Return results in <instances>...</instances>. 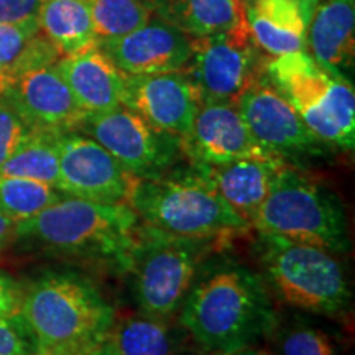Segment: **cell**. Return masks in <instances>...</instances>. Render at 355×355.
Segmentation results:
<instances>
[{"label":"cell","mask_w":355,"mask_h":355,"mask_svg":"<svg viewBox=\"0 0 355 355\" xmlns=\"http://www.w3.org/2000/svg\"><path fill=\"white\" fill-rule=\"evenodd\" d=\"M180 322L199 347L212 354L257 347L278 321L261 275L230 261L194 279L180 308Z\"/></svg>","instance_id":"cell-1"},{"label":"cell","mask_w":355,"mask_h":355,"mask_svg":"<svg viewBox=\"0 0 355 355\" xmlns=\"http://www.w3.org/2000/svg\"><path fill=\"white\" fill-rule=\"evenodd\" d=\"M37 355H87L110 336L115 311L94 283L76 273H48L24 291L20 306Z\"/></svg>","instance_id":"cell-2"},{"label":"cell","mask_w":355,"mask_h":355,"mask_svg":"<svg viewBox=\"0 0 355 355\" xmlns=\"http://www.w3.org/2000/svg\"><path fill=\"white\" fill-rule=\"evenodd\" d=\"M127 204L146 227L180 237L214 241L250 227L194 165L137 180Z\"/></svg>","instance_id":"cell-3"},{"label":"cell","mask_w":355,"mask_h":355,"mask_svg":"<svg viewBox=\"0 0 355 355\" xmlns=\"http://www.w3.org/2000/svg\"><path fill=\"white\" fill-rule=\"evenodd\" d=\"M140 230L128 204H104L64 196L35 217L17 222V239L60 254L92 255L127 265Z\"/></svg>","instance_id":"cell-4"},{"label":"cell","mask_w":355,"mask_h":355,"mask_svg":"<svg viewBox=\"0 0 355 355\" xmlns=\"http://www.w3.org/2000/svg\"><path fill=\"white\" fill-rule=\"evenodd\" d=\"M257 257L265 285L293 308L339 316L350 306L347 273L332 252L259 232Z\"/></svg>","instance_id":"cell-5"},{"label":"cell","mask_w":355,"mask_h":355,"mask_svg":"<svg viewBox=\"0 0 355 355\" xmlns=\"http://www.w3.org/2000/svg\"><path fill=\"white\" fill-rule=\"evenodd\" d=\"M263 76L319 140L354 148L355 92L344 74L324 69L303 50L270 58Z\"/></svg>","instance_id":"cell-6"},{"label":"cell","mask_w":355,"mask_h":355,"mask_svg":"<svg viewBox=\"0 0 355 355\" xmlns=\"http://www.w3.org/2000/svg\"><path fill=\"white\" fill-rule=\"evenodd\" d=\"M252 227L332 254L350 250L349 222L343 204L334 193L290 163L279 170Z\"/></svg>","instance_id":"cell-7"},{"label":"cell","mask_w":355,"mask_h":355,"mask_svg":"<svg viewBox=\"0 0 355 355\" xmlns=\"http://www.w3.org/2000/svg\"><path fill=\"white\" fill-rule=\"evenodd\" d=\"M207 242L180 237L141 224L125 268L141 314L168 319L181 304L198 278Z\"/></svg>","instance_id":"cell-8"},{"label":"cell","mask_w":355,"mask_h":355,"mask_svg":"<svg viewBox=\"0 0 355 355\" xmlns=\"http://www.w3.org/2000/svg\"><path fill=\"white\" fill-rule=\"evenodd\" d=\"M260 51L245 20L224 32L191 38L184 71L201 102H235L263 76Z\"/></svg>","instance_id":"cell-9"},{"label":"cell","mask_w":355,"mask_h":355,"mask_svg":"<svg viewBox=\"0 0 355 355\" xmlns=\"http://www.w3.org/2000/svg\"><path fill=\"white\" fill-rule=\"evenodd\" d=\"M91 137L137 180L163 175L181 153L178 137L158 130L125 105L87 114L78 130Z\"/></svg>","instance_id":"cell-10"},{"label":"cell","mask_w":355,"mask_h":355,"mask_svg":"<svg viewBox=\"0 0 355 355\" xmlns=\"http://www.w3.org/2000/svg\"><path fill=\"white\" fill-rule=\"evenodd\" d=\"M60 145V183L66 196L104 204H127L133 178L104 146L81 132H64Z\"/></svg>","instance_id":"cell-11"},{"label":"cell","mask_w":355,"mask_h":355,"mask_svg":"<svg viewBox=\"0 0 355 355\" xmlns=\"http://www.w3.org/2000/svg\"><path fill=\"white\" fill-rule=\"evenodd\" d=\"M235 107L255 144L283 162L318 153L326 145L306 127L296 110L265 76L239 96Z\"/></svg>","instance_id":"cell-12"},{"label":"cell","mask_w":355,"mask_h":355,"mask_svg":"<svg viewBox=\"0 0 355 355\" xmlns=\"http://www.w3.org/2000/svg\"><path fill=\"white\" fill-rule=\"evenodd\" d=\"M122 105L158 130L183 139L193 125L201 97L186 71L127 76Z\"/></svg>","instance_id":"cell-13"},{"label":"cell","mask_w":355,"mask_h":355,"mask_svg":"<svg viewBox=\"0 0 355 355\" xmlns=\"http://www.w3.org/2000/svg\"><path fill=\"white\" fill-rule=\"evenodd\" d=\"M181 141V153L194 166H220L234 159L268 155L255 144L235 102H201L193 125Z\"/></svg>","instance_id":"cell-14"},{"label":"cell","mask_w":355,"mask_h":355,"mask_svg":"<svg viewBox=\"0 0 355 355\" xmlns=\"http://www.w3.org/2000/svg\"><path fill=\"white\" fill-rule=\"evenodd\" d=\"M2 94L33 130L73 132L87 115L79 107L56 63L21 74Z\"/></svg>","instance_id":"cell-15"},{"label":"cell","mask_w":355,"mask_h":355,"mask_svg":"<svg viewBox=\"0 0 355 355\" xmlns=\"http://www.w3.org/2000/svg\"><path fill=\"white\" fill-rule=\"evenodd\" d=\"M99 48L127 76L173 73L188 66L191 37L153 15L140 28Z\"/></svg>","instance_id":"cell-16"},{"label":"cell","mask_w":355,"mask_h":355,"mask_svg":"<svg viewBox=\"0 0 355 355\" xmlns=\"http://www.w3.org/2000/svg\"><path fill=\"white\" fill-rule=\"evenodd\" d=\"M285 165L286 162L272 155H252L225 165L201 170L209 176L224 201L252 227V220Z\"/></svg>","instance_id":"cell-17"},{"label":"cell","mask_w":355,"mask_h":355,"mask_svg":"<svg viewBox=\"0 0 355 355\" xmlns=\"http://www.w3.org/2000/svg\"><path fill=\"white\" fill-rule=\"evenodd\" d=\"M56 68L86 114L105 112L122 105L125 74L99 46L78 55L61 56Z\"/></svg>","instance_id":"cell-18"},{"label":"cell","mask_w":355,"mask_h":355,"mask_svg":"<svg viewBox=\"0 0 355 355\" xmlns=\"http://www.w3.org/2000/svg\"><path fill=\"white\" fill-rule=\"evenodd\" d=\"M355 32L354 0H326L318 3L306 26L308 55L334 74L352 64Z\"/></svg>","instance_id":"cell-19"},{"label":"cell","mask_w":355,"mask_h":355,"mask_svg":"<svg viewBox=\"0 0 355 355\" xmlns=\"http://www.w3.org/2000/svg\"><path fill=\"white\" fill-rule=\"evenodd\" d=\"M245 20L257 46L270 58L306 50V15L301 0H247Z\"/></svg>","instance_id":"cell-20"},{"label":"cell","mask_w":355,"mask_h":355,"mask_svg":"<svg viewBox=\"0 0 355 355\" xmlns=\"http://www.w3.org/2000/svg\"><path fill=\"white\" fill-rule=\"evenodd\" d=\"M153 15L191 38L224 32L245 21L242 0H150Z\"/></svg>","instance_id":"cell-21"},{"label":"cell","mask_w":355,"mask_h":355,"mask_svg":"<svg viewBox=\"0 0 355 355\" xmlns=\"http://www.w3.org/2000/svg\"><path fill=\"white\" fill-rule=\"evenodd\" d=\"M60 58L38 21L0 25V94L21 74L55 64Z\"/></svg>","instance_id":"cell-22"},{"label":"cell","mask_w":355,"mask_h":355,"mask_svg":"<svg viewBox=\"0 0 355 355\" xmlns=\"http://www.w3.org/2000/svg\"><path fill=\"white\" fill-rule=\"evenodd\" d=\"M38 25L61 56L99 46L86 0H43Z\"/></svg>","instance_id":"cell-23"},{"label":"cell","mask_w":355,"mask_h":355,"mask_svg":"<svg viewBox=\"0 0 355 355\" xmlns=\"http://www.w3.org/2000/svg\"><path fill=\"white\" fill-rule=\"evenodd\" d=\"M109 337L122 355H178L184 350L165 319L141 313L114 324Z\"/></svg>","instance_id":"cell-24"},{"label":"cell","mask_w":355,"mask_h":355,"mask_svg":"<svg viewBox=\"0 0 355 355\" xmlns=\"http://www.w3.org/2000/svg\"><path fill=\"white\" fill-rule=\"evenodd\" d=\"M60 133L33 130L15 153L0 166V175L40 181L58 189L60 183ZM60 191V189H58Z\"/></svg>","instance_id":"cell-25"},{"label":"cell","mask_w":355,"mask_h":355,"mask_svg":"<svg viewBox=\"0 0 355 355\" xmlns=\"http://www.w3.org/2000/svg\"><path fill=\"white\" fill-rule=\"evenodd\" d=\"M97 44L140 28L153 17L150 0H86Z\"/></svg>","instance_id":"cell-26"},{"label":"cell","mask_w":355,"mask_h":355,"mask_svg":"<svg viewBox=\"0 0 355 355\" xmlns=\"http://www.w3.org/2000/svg\"><path fill=\"white\" fill-rule=\"evenodd\" d=\"M64 194L50 184L19 176L0 175V214L13 222L35 217Z\"/></svg>","instance_id":"cell-27"},{"label":"cell","mask_w":355,"mask_h":355,"mask_svg":"<svg viewBox=\"0 0 355 355\" xmlns=\"http://www.w3.org/2000/svg\"><path fill=\"white\" fill-rule=\"evenodd\" d=\"M275 355H340L329 332L306 321H293L285 327L275 326Z\"/></svg>","instance_id":"cell-28"},{"label":"cell","mask_w":355,"mask_h":355,"mask_svg":"<svg viewBox=\"0 0 355 355\" xmlns=\"http://www.w3.org/2000/svg\"><path fill=\"white\" fill-rule=\"evenodd\" d=\"M32 132L33 128L25 122L12 102L0 94V166L15 153Z\"/></svg>","instance_id":"cell-29"},{"label":"cell","mask_w":355,"mask_h":355,"mask_svg":"<svg viewBox=\"0 0 355 355\" xmlns=\"http://www.w3.org/2000/svg\"><path fill=\"white\" fill-rule=\"evenodd\" d=\"M0 355H37L33 336L20 313L0 316Z\"/></svg>","instance_id":"cell-30"},{"label":"cell","mask_w":355,"mask_h":355,"mask_svg":"<svg viewBox=\"0 0 355 355\" xmlns=\"http://www.w3.org/2000/svg\"><path fill=\"white\" fill-rule=\"evenodd\" d=\"M43 0H0V25H25L38 21Z\"/></svg>","instance_id":"cell-31"},{"label":"cell","mask_w":355,"mask_h":355,"mask_svg":"<svg viewBox=\"0 0 355 355\" xmlns=\"http://www.w3.org/2000/svg\"><path fill=\"white\" fill-rule=\"evenodd\" d=\"M24 290L12 277L0 272V316L20 313Z\"/></svg>","instance_id":"cell-32"},{"label":"cell","mask_w":355,"mask_h":355,"mask_svg":"<svg viewBox=\"0 0 355 355\" xmlns=\"http://www.w3.org/2000/svg\"><path fill=\"white\" fill-rule=\"evenodd\" d=\"M13 241H17V222L0 214V252L6 250Z\"/></svg>","instance_id":"cell-33"},{"label":"cell","mask_w":355,"mask_h":355,"mask_svg":"<svg viewBox=\"0 0 355 355\" xmlns=\"http://www.w3.org/2000/svg\"><path fill=\"white\" fill-rule=\"evenodd\" d=\"M87 355H122V354L119 352L117 347H115V344L112 343V339H110V337H107V339L102 340V343L97 345L96 349H92Z\"/></svg>","instance_id":"cell-34"},{"label":"cell","mask_w":355,"mask_h":355,"mask_svg":"<svg viewBox=\"0 0 355 355\" xmlns=\"http://www.w3.org/2000/svg\"><path fill=\"white\" fill-rule=\"evenodd\" d=\"M209 355H268L259 347H243L237 350H227V352H212Z\"/></svg>","instance_id":"cell-35"},{"label":"cell","mask_w":355,"mask_h":355,"mask_svg":"<svg viewBox=\"0 0 355 355\" xmlns=\"http://www.w3.org/2000/svg\"><path fill=\"white\" fill-rule=\"evenodd\" d=\"M178 355H191V354H188V352H184V350H183V352H180V354H178Z\"/></svg>","instance_id":"cell-36"}]
</instances>
